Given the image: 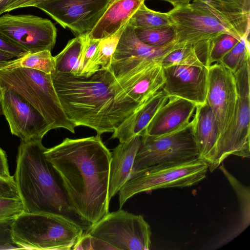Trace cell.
<instances>
[{
    "mask_svg": "<svg viewBox=\"0 0 250 250\" xmlns=\"http://www.w3.org/2000/svg\"><path fill=\"white\" fill-rule=\"evenodd\" d=\"M59 175L70 205L81 219L93 224L109 212L111 153L101 135L66 138L44 152Z\"/></svg>",
    "mask_w": 250,
    "mask_h": 250,
    "instance_id": "1",
    "label": "cell"
},
{
    "mask_svg": "<svg viewBox=\"0 0 250 250\" xmlns=\"http://www.w3.org/2000/svg\"><path fill=\"white\" fill-rule=\"evenodd\" d=\"M51 75L64 113L76 127L86 126L101 135L113 132L125 120L115 101L116 79L111 71L84 77L53 71Z\"/></svg>",
    "mask_w": 250,
    "mask_h": 250,
    "instance_id": "2",
    "label": "cell"
},
{
    "mask_svg": "<svg viewBox=\"0 0 250 250\" xmlns=\"http://www.w3.org/2000/svg\"><path fill=\"white\" fill-rule=\"evenodd\" d=\"M42 140L21 141L14 180L24 212L63 216L86 230L90 226L74 211L61 179L46 159Z\"/></svg>",
    "mask_w": 250,
    "mask_h": 250,
    "instance_id": "3",
    "label": "cell"
},
{
    "mask_svg": "<svg viewBox=\"0 0 250 250\" xmlns=\"http://www.w3.org/2000/svg\"><path fill=\"white\" fill-rule=\"evenodd\" d=\"M83 228L61 215L23 212L12 223L14 243L21 249H72L83 234Z\"/></svg>",
    "mask_w": 250,
    "mask_h": 250,
    "instance_id": "4",
    "label": "cell"
},
{
    "mask_svg": "<svg viewBox=\"0 0 250 250\" xmlns=\"http://www.w3.org/2000/svg\"><path fill=\"white\" fill-rule=\"evenodd\" d=\"M0 86L14 90L44 117L51 129L64 128L74 133L54 88L51 74L28 68L0 70Z\"/></svg>",
    "mask_w": 250,
    "mask_h": 250,
    "instance_id": "5",
    "label": "cell"
},
{
    "mask_svg": "<svg viewBox=\"0 0 250 250\" xmlns=\"http://www.w3.org/2000/svg\"><path fill=\"white\" fill-rule=\"evenodd\" d=\"M208 169L207 164L197 157L161 163L137 171L119 191L120 209L130 198L141 192L196 185L206 178Z\"/></svg>",
    "mask_w": 250,
    "mask_h": 250,
    "instance_id": "6",
    "label": "cell"
},
{
    "mask_svg": "<svg viewBox=\"0 0 250 250\" xmlns=\"http://www.w3.org/2000/svg\"><path fill=\"white\" fill-rule=\"evenodd\" d=\"M237 99L231 121L219 137L217 146L218 167L229 155L250 158V60L233 74Z\"/></svg>",
    "mask_w": 250,
    "mask_h": 250,
    "instance_id": "7",
    "label": "cell"
},
{
    "mask_svg": "<svg viewBox=\"0 0 250 250\" xmlns=\"http://www.w3.org/2000/svg\"><path fill=\"white\" fill-rule=\"evenodd\" d=\"M86 230L115 250H147L151 247V229L144 217L121 209L109 212Z\"/></svg>",
    "mask_w": 250,
    "mask_h": 250,
    "instance_id": "8",
    "label": "cell"
},
{
    "mask_svg": "<svg viewBox=\"0 0 250 250\" xmlns=\"http://www.w3.org/2000/svg\"><path fill=\"white\" fill-rule=\"evenodd\" d=\"M197 156L191 120L184 128L170 134L159 136H141L131 175L159 164L189 160Z\"/></svg>",
    "mask_w": 250,
    "mask_h": 250,
    "instance_id": "9",
    "label": "cell"
},
{
    "mask_svg": "<svg viewBox=\"0 0 250 250\" xmlns=\"http://www.w3.org/2000/svg\"><path fill=\"white\" fill-rule=\"evenodd\" d=\"M167 13L174 30V41L177 44H194L222 33L231 35L219 20L198 0L173 8Z\"/></svg>",
    "mask_w": 250,
    "mask_h": 250,
    "instance_id": "10",
    "label": "cell"
},
{
    "mask_svg": "<svg viewBox=\"0 0 250 250\" xmlns=\"http://www.w3.org/2000/svg\"><path fill=\"white\" fill-rule=\"evenodd\" d=\"M0 33L30 53L51 51L57 38L50 20L31 14L0 16Z\"/></svg>",
    "mask_w": 250,
    "mask_h": 250,
    "instance_id": "11",
    "label": "cell"
},
{
    "mask_svg": "<svg viewBox=\"0 0 250 250\" xmlns=\"http://www.w3.org/2000/svg\"><path fill=\"white\" fill-rule=\"evenodd\" d=\"M112 0H43L36 6L75 35H88Z\"/></svg>",
    "mask_w": 250,
    "mask_h": 250,
    "instance_id": "12",
    "label": "cell"
},
{
    "mask_svg": "<svg viewBox=\"0 0 250 250\" xmlns=\"http://www.w3.org/2000/svg\"><path fill=\"white\" fill-rule=\"evenodd\" d=\"M183 46L175 41L161 46L147 45L139 40L134 27L127 23L113 55L111 71L117 80L139 67L161 62L168 53Z\"/></svg>",
    "mask_w": 250,
    "mask_h": 250,
    "instance_id": "13",
    "label": "cell"
},
{
    "mask_svg": "<svg viewBox=\"0 0 250 250\" xmlns=\"http://www.w3.org/2000/svg\"><path fill=\"white\" fill-rule=\"evenodd\" d=\"M165 78L161 62L115 79L114 99L125 118L135 112L146 100L161 90Z\"/></svg>",
    "mask_w": 250,
    "mask_h": 250,
    "instance_id": "14",
    "label": "cell"
},
{
    "mask_svg": "<svg viewBox=\"0 0 250 250\" xmlns=\"http://www.w3.org/2000/svg\"><path fill=\"white\" fill-rule=\"evenodd\" d=\"M1 114L7 121L11 133L22 141L42 140L51 129L42 115L19 94L0 86Z\"/></svg>",
    "mask_w": 250,
    "mask_h": 250,
    "instance_id": "15",
    "label": "cell"
},
{
    "mask_svg": "<svg viewBox=\"0 0 250 250\" xmlns=\"http://www.w3.org/2000/svg\"><path fill=\"white\" fill-rule=\"evenodd\" d=\"M207 68L206 102L215 117L220 137L229 125L234 111L237 99L236 83L233 73L222 63H214Z\"/></svg>",
    "mask_w": 250,
    "mask_h": 250,
    "instance_id": "16",
    "label": "cell"
},
{
    "mask_svg": "<svg viewBox=\"0 0 250 250\" xmlns=\"http://www.w3.org/2000/svg\"><path fill=\"white\" fill-rule=\"evenodd\" d=\"M162 90L168 97H176L196 105L206 102L208 71L206 66L175 65L163 68Z\"/></svg>",
    "mask_w": 250,
    "mask_h": 250,
    "instance_id": "17",
    "label": "cell"
},
{
    "mask_svg": "<svg viewBox=\"0 0 250 250\" xmlns=\"http://www.w3.org/2000/svg\"><path fill=\"white\" fill-rule=\"evenodd\" d=\"M192 132L198 152L197 158L204 161L210 172L218 167L217 146L219 137L218 125L212 109L206 102L196 106Z\"/></svg>",
    "mask_w": 250,
    "mask_h": 250,
    "instance_id": "18",
    "label": "cell"
},
{
    "mask_svg": "<svg viewBox=\"0 0 250 250\" xmlns=\"http://www.w3.org/2000/svg\"><path fill=\"white\" fill-rule=\"evenodd\" d=\"M196 106L194 103L181 98L169 97L151 120L143 135L159 136L184 128L190 123Z\"/></svg>",
    "mask_w": 250,
    "mask_h": 250,
    "instance_id": "19",
    "label": "cell"
},
{
    "mask_svg": "<svg viewBox=\"0 0 250 250\" xmlns=\"http://www.w3.org/2000/svg\"><path fill=\"white\" fill-rule=\"evenodd\" d=\"M230 34L241 39L250 36V0H198Z\"/></svg>",
    "mask_w": 250,
    "mask_h": 250,
    "instance_id": "20",
    "label": "cell"
},
{
    "mask_svg": "<svg viewBox=\"0 0 250 250\" xmlns=\"http://www.w3.org/2000/svg\"><path fill=\"white\" fill-rule=\"evenodd\" d=\"M168 96L162 90L146 100L132 114L116 127L111 136L120 143L126 142L136 135L142 136L158 110L168 100Z\"/></svg>",
    "mask_w": 250,
    "mask_h": 250,
    "instance_id": "21",
    "label": "cell"
},
{
    "mask_svg": "<svg viewBox=\"0 0 250 250\" xmlns=\"http://www.w3.org/2000/svg\"><path fill=\"white\" fill-rule=\"evenodd\" d=\"M141 142V136L136 135L120 143L111 153L108 190L109 201L129 178Z\"/></svg>",
    "mask_w": 250,
    "mask_h": 250,
    "instance_id": "22",
    "label": "cell"
},
{
    "mask_svg": "<svg viewBox=\"0 0 250 250\" xmlns=\"http://www.w3.org/2000/svg\"><path fill=\"white\" fill-rule=\"evenodd\" d=\"M145 0L111 1L95 26L87 35L88 38L100 40L114 34L127 24L129 19Z\"/></svg>",
    "mask_w": 250,
    "mask_h": 250,
    "instance_id": "23",
    "label": "cell"
},
{
    "mask_svg": "<svg viewBox=\"0 0 250 250\" xmlns=\"http://www.w3.org/2000/svg\"><path fill=\"white\" fill-rule=\"evenodd\" d=\"M219 169L228 179L230 185L235 191L240 207V217L238 223L231 231L220 242L217 246L226 244L236 237L246 229L250 224V190L242 184L226 168L223 164H221Z\"/></svg>",
    "mask_w": 250,
    "mask_h": 250,
    "instance_id": "24",
    "label": "cell"
},
{
    "mask_svg": "<svg viewBox=\"0 0 250 250\" xmlns=\"http://www.w3.org/2000/svg\"><path fill=\"white\" fill-rule=\"evenodd\" d=\"M206 47L202 42L186 44L171 51L161 62L163 68L175 65L208 66Z\"/></svg>",
    "mask_w": 250,
    "mask_h": 250,
    "instance_id": "25",
    "label": "cell"
},
{
    "mask_svg": "<svg viewBox=\"0 0 250 250\" xmlns=\"http://www.w3.org/2000/svg\"><path fill=\"white\" fill-rule=\"evenodd\" d=\"M126 25L122 27L111 36L100 40L97 49L83 76H90L101 70L111 71V65L113 55Z\"/></svg>",
    "mask_w": 250,
    "mask_h": 250,
    "instance_id": "26",
    "label": "cell"
},
{
    "mask_svg": "<svg viewBox=\"0 0 250 250\" xmlns=\"http://www.w3.org/2000/svg\"><path fill=\"white\" fill-rule=\"evenodd\" d=\"M87 35L78 36L71 39L63 49L54 57L55 71L79 75L80 61Z\"/></svg>",
    "mask_w": 250,
    "mask_h": 250,
    "instance_id": "27",
    "label": "cell"
},
{
    "mask_svg": "<svg viewBox=\"0 0 250 250\" xmlns=\"http://www.w3.org/2000/svg\"><path fill=\"white\" fill-rule=\"evenodd\" d=\"M28 68L51 74L55 70V59L51 51L44 50L27 54L0 63V70Z\"/></svg>",
    "mask_w": 250,
    "mask_h": 250,
    "instance_id": "28",
    "label": "cell"
},
{
    "mask_svg": "<svg viewBox=\"0 0 250 250\" xmlns=\"http://www.w3.org/2000/svg\"><path fill=\"white\" fill-rule=\"evenodd\" d=\"M128 24L134 28L152 29L172 26L167 12L151 10L145 5V2L129 19Z\"/></svg>",
    "mask_w": 250,
    "mask_h": 250,
    "instance_id": "29",
    "label": "cell"
},
{
    "mask_svg": "<svg viewBox=\"0 0 250 250\" xmlns=\"http://www.w3.org/2000/svg\"><path fill=\"white\" fill-rule=\"evenodd\" d=\"M240 40L228 33H222L204 40L207 51L208 66L219 63Z\"/></svg>",
    "mask_w": 250,
    "mask_h": 250,
    "instance_id": "30",
    "label": "cell"
},
{
    "mask_svg": "<svg viewBox=\"0 0 250 250\" xmlns=\"http://www.w3.org/2000/svg\"><path fill=\"white\" fill-rule=\"evenodd\" d=\"M248 60H250L249 36L241 39L219 63L234 74Z\"/></svg>",
    "mask_w": 250,
    "mask_h": 250,
    "instance_id": "31",
    "label": "cell"
},
{
    "mask_svg": "<svg viewBox=\"0 0 250 250\" xmlns=\"http://www.w3.org/2000/svg\"><path fill=\"white\" fill-rule=\"evenodd\" d=\"M134 32L143 43L152 46H161L174 41L175 32L172 26L157 29L134 28Z\"/></svg>",
    "mask_w": 250,
    "mask_h": 250,
    "instance_id": "32",
    "label": "cell"
},
{
    "mask_svg": "<svg viewBox=\"0 0 250 250\" xmlns=\"http://www.w3.org/2000/svg\"><path fill=\"white\" fill-rule=\"evenodd\" d=\"M24 212L20 198L0 197V221L14 219Z\"/></svg>",
    "mask_w": 250,
    "mask_h": 250,
    "instance_id": "33",
    "label": "cell"
},
{
    "mask_svg": "<svg viewBox=\"0 0 250 250\" xmlns=\"http://www.w3.org/2000/svg\"><path fill=\"white\" fill-rule=\"evenodd\" d=\"M72 250H115V249L104 241L84 233L74 246Z\"/></svg>",
    "mask_w": 250,
    "mask_h": 250,
    "instance_id": "34",
    "label": "cell"
},
{
    "mask_svg": "<svg viewBox=\"0 0 250 250\" xmlns=\"http://www.w3.org/2000/svg\"><path fill=\"white\" fill-rule=\"evenodd\" d=\"M100 41L89 39L86 36L80 61L79 76L84 75L88 65L97 49Z\"/></svg>",
    "mask_w": 250,
    "mask_h": 250,
    "instance_id": "35",
    "label": "cell"
},
{
    "mask_svg": "<svg viewBox=\"0 0 250 250\" xmlns=\"http://www.w3.org/2000/svg\"><path fill=\"white\" fill-rule=\"evenodd\" d=\"M14 219L0 221V250L21 249L12 238L11 227Z\"/></svg>",
    "mask_w": 250,
    "mask_h": 250,
    "instance_id": "36",
    "label": "cell"
},
{
    "mask_svg": "<svg viewBox=\"0 0 250 250\" xmlns=\"http://www.w3.org/2000/svg\"><path fill=\"white\" fill-rule=\"evenodd\" d=\"M0 50L19 58L28 53L26 50L16 44L0 33Z\"/></svg>",
    "mask_w": 250,
    "mask_h": 250,
    "instance_id": "37",
    "label": "cell"
},
{
    "mask_svg": "<svg viewBox=\"0 0 250 250\" xmlns=\"http://www.w3.org/2000/svg\"><path fill=\"white\" fill-rule=\"evenodd\" d=\"M0 197L20 198L14 178L6 179L0 177Z\"/></svg>",
    "mask_w": 250,
    "mask_h": 250,
    "instance_id": "38",
    "label": "cell"
},
{
    "mask_svg": "<svg viewBox=\"0 0 250 250\" xmlns=\"http://www.w3.org/2000/svg\"><path fill=\"white\" fill-rule=\"evenodd\" d=\"M43 0H13L6 7L5 12L26 7H36Z\"/></svg>",
    "mask_w": 250,
    "mask_h": 250,
    "instance_id": "39",
    "label": "cell"
},
{
    "mask_svg": "<svg viewBox=\"0 0 250 250\" xmlns=\"http://www.w3.org/2000/svg\"><path fill=\"white\" fill-rule=\"evenodd\" d=\"M0 177L6 179H12L14 176L10 175L7 155L5 152L0 147Z\"/></svg>",
    "mask_w": 250,
    "mask_h": 250,
    "instance_id": "40",
    "label": "cell"
},
{
    "mask_svg": "<svg viewBox=\"0 0 250 250\" xmlns=\"http://www.w3.org/2000/svg\"><path fill=\"white\" fill-rule=\"evenodd\" d=\"M170 3L173 8L187 5L192 0H161Z\"/></svg>",
    "mask_w": 250,
    "mask_h": 250,
    "instance_id": "41",
    "label": "cell"
},
{
    "mask_svg": "<svg viewBox=\"0 0 250 250\" xmlns=\"http://www.w3.org/2000/svg\"><path fill=\"white\" fill-rule=\"evenodd\" d=\"M16 58L13 55L0 50V63Z\"/></svg>",
    "mask_w": 250,
    "mask_h": 250,
    "instance_id": "42",
    "label": "cell"
},
{
    "mask_svg": "<svg viewBox=\"0 0 250 250\" xmlns=\"http://www.w3.org/2000/svg\"><path fill=\"white\" fill-rule=\"evenodd\" d=\"M13 0H0V16L5 13V10L7 5Z\"/></svg>",
    "mask_w": 250,
    "mask_h": 250,
    "instance_id": "43",
    "label": "cell"
},
{
    "mask_svg": "<svg viewBox=\"0 0 250 250\" xmlns=\"http://www.w3.org/2000/svg\"><path fill=\"white\" fill-rule=\"evenodd\" d=\"M2 89L1 88L0 86V115L1 114V106H0V103H1V100L2 98Z\"/></svg>",
    "mask_w": 250,
    "mask_h": 250,
    "instance_id": "44",
    "label": "cell"
},
{
    "mask_svg": "<svg viewBox=\"0 0 250 250\" xmlns=\"http://www.w3.org/2000/svg\"><path fill=\"white\" fill-rule=\"evenodd\" d=\"M113 0H112L111 1H113Z\"/></svg>",
    "mask_w": 250,
    "mask_h": 250,
    "instance_id": "45",
    "label": "cell"
}]
</instances>
